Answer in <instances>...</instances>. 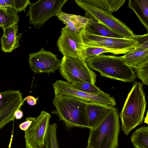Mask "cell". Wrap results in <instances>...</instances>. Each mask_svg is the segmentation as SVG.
Listing matches in <instances>:
<instances>
[{"label":"cell","instance_id":"cell-1","mask_svg":"<svg viewBox=\"0 0 148 148\" xmlns=\"http://www.w3.org/2000/svg\"><path fill=\"white\" fill-rule=\"evenodd\" d=\"M89 103L71 96L55 95L53 103L56 110L51 112L62 121L67 131L74 127L89 128L86 109Z\"/></svg>","mask_w":148,"mask_h":148},{"label":"cell","instance_id":"cell-2","mask_svg":"<svg viewBox=\"0 0 148 148\" xmlns=\"http://www.w3.org/2000/svg\"><path fill=\"white\" fill-rule=\"evenodd\" d=\"M143 85L139 82L134 84L120 113L121 130L126 135L144 119L147 102Z\"/></svg>","mask_w":148,"mask_h":148},{"label":"cell","instance_id":"cell-3","mask_svg":"<svg viewBox=\"0 0 148 148\" xmlns=\"http://www.w3.org/2000/svg\"><path fill=\"white\" fill-rule=\"evenodd\" d=\"M85 62L89 69L105 77L128 82H133L136 78L133 69L125 63L121 56L102 54L88 58Z\"/></svg>","mask_w":148,"mask_h":148},{"label":"cell","instance_id":"cell-4","mask_svg":"<svg viewBox=\"0 0 148 148\" xmlns=\"http://www.w3.org/2000/svg\"><path fill=\"white\" fill-rule=\"evenodd\" d=\"M120 131L118 110L113 107L100 123L90 129L88 143L91 148H117Z\"/></svg>","mask_w":148,"mask_h":148},{"label":"cell","instance_id":"cell-5","mask_svg":"<svg viewBox=\"0 0 148 148\" xmlns=\"http://www.w3.org/2000/svg\"><path fill=\"white\" fill-rule=\"evenodd\" d=\"M80 32L84 48H105L117 51L121 54L134 51L140 45L134 38H112L96 35L90 31L86 26Z\"/></svg>","mask_w":148,"mask_h":148},{"label":"cell","instance_id":"cell-6","mask_svg":"<svg viewBox=\"0 0 148 148\" xmlns=\"http://www.w3.org/2000/svg\"><path fill=\"white\" fill-rule=\"evenodd\" d=\"M59 70L62 76L72 84L86 82L95 84L96 82V74L82 59L63 56Z\"/></svg>","mask_w":148,"mask_h":148},{"label":"cell","instance_id":"cell-7","mask_svg":"<svg viewBox=\"0 0 148 148\" xmlns=\"http://www.w3.org/2000/svg\"><path fill=\"white\" fill-rule=\"evenodd\" d=\"M75 1L86 12V18L103 24L126 38L134 37L135 34L132 30L120 20L114 17L112 13L100 9L90 4L86 0H76Z\"/></svg>","mask_w":148,"mask_h":148},{"label":"cell","instance_id":"cell-8","mask_svg":"<svg viewBox=\"0 0 148 148\" xmlns=\"http://www.w3.org/2000/svg\"><path fill=\"white\" fill-rule=\"evenodd\" d=\"M67 0H40L31 3L26 14L30 24L36 29L41 27L49 19L57 16Z\"/></svg>","mask_w":148,"mask_h":148},{"label":"cell","instance_id":"cell-9","mask_svg":"<svg viewBox=\"0 0 148 148\" xmlns=\"http://www.w3.org/2000/svg\"><path fill=\"white\" fill-rule=\"evenodd\" d=\"M51 117V115L44 110L37 117H32L30 125L24 131L25 148H44L45 136Z\"/></svg>","mask_w":148,"mask_h":148},{"label":"cell","instance_id":"cell-10","mask_svg":"<svg viewBox=\"0 0 148 148\" xmlns=\"http://www.w3.org/2000/svg\"><path fill=\"white\" fill-rule=\"evenodd\" d=\"M25 100L19 90L0 92V130L14 120L15 112L21 109Z\"/></svg>","mask_w":148,"mask_h":148},{"label":"cell","instance_id":"cell-11","mask_svg":"<svg viewBox=\"0 0 148 148\" xmlns=\"http://www.w3.org/2000/svg\"><path fill=\"white\" fill-rule=\"evenodd\" d=\"M57 45L63 56L83 59L81 53L84 45L80 31L74 32L66 26L63 27Z\"/></svg>","mask_w":148,"mask_h":148},{"label":"cell","instance_id":"cell-12","mask_svg":"<svg viewBox=\"0 0 148 148\" xmlns=\"http://www.w3.org/2000/svg\"><path fill=\"white\" fill-rule=\"evenodd\" d=\"M29 62L31 70L37 73L49 74L58 70L61 60L51 51L42 48L38 51L29 54Z\"/></svg>","mask_w":148,"mask_h":148},{"label":"cell","instance_id":"cell-13","mask_svg":"<svg viewBox=\"0 0 148 148\" xmlns=\"http://www.w3.org/2000/svg\"><path fill=\"white\" fill-rule=\"evenodd\" d=\"M18 25L15 24L3 28V35L1 39V49L4 52H10L20 45L19 40L22 33L17 34Z\"/></svg>","mask_w":148,"mask_h":148},{"label":"cell","instance_id":"cell-14","mask_svg":"<svg viewBox=\"0 0 148 148\" xmlns=\"http://www.w3.org/2000/svg\"><path fill=\"white\" fill-rule=\"evenodd\" d=\"M112 108L89 103L86 109L89 129L93 128L100 123L110 112Z\"/></svg>","mask_w":148,"mask_h":148},{"label":"cell","instance_id":"cell-15","mask_svg":"<svg viewBox=\"0 0 148 148\" xmlns=\"http://www.w3.org/2000/svg\"><path fill=\"white\" fill-rule=\"evenodd\" d=\"M57 17L66 25L69 29L74 32H79L88 23L89 19L80 15L60 12Z\"/></svg>","mask_w":148,"mask_h":148},{"label":"cell","instance_id":"cell-16","mask_svg":"<svg viewBox=\"0 0 148 148\" xmlns=\"http://www.w3.org/2000/svg\"><path fill=\"white\" fill-rule=\"evenodd\" d=\"M125 63L134 69L148 66V50H134L121 56Z\"/></svg>","mask_w":148,"mask_h":148},{"label":"cell","instance_id":"cell-17","mask_svg":"<svg viewBox=\"0 0 148 148\" xmlns=\"http://www.w3.org/2000/svg\"><path fill=\"white\" fill-rule=\"evenodd\" d=\"M128 6L148 31V0H129Z\"/></svg>","mask_w":148,"mask_h":148},{"label":"cell","instance_id":"cell-18","mask_svg":"<svg viewBox=\"0 0 148 148\" xmlns=\"http://www.w3.org/2000/svg\"><path fill=\"white\" fill-rule=\"evenodd\" d=\"M86 28L94 34L101 36L116 38H125L103 24L91 19H89Z\"/></svg>","mask_w":148,"mask_h":148},{"label":"cell","instance_id":"cell-19","mask_svg":"<svg viewBox=\"0 0 148 148\" xmlns=\"http://www.w3.org/2000/svg\"><path fill=\"white\" fill-rule=\"evenodd\" d=\"M19 21L17 12L13 8H0V26L3 29L17 24Z\"/></svg>","mask_w":148,"mask_h":148},{"label":"cell","instance_id":"cell-20","mask_svg":"<svg viewBox=\"0 0 148 148\" xmlns=\"http://www.w3.org/2000/svg\"><path fill=\"white\" fill-rule=\"evenodd\" d=\"M97 8L110 13L117 11L124 4L125 0H86Z\"/></svg>","mask_w":148,"mask_h":148},{"label":"cell","instance_id":"cell-21","mask_svg":"<svg viewBox=\"0 0 148 148\" xmlns=\"http://www.w3.org/2000/svg\"><path fill=\"white\" fill-rule=\"evenodd\" d=\"M131 138L135 148H148V127L143 126L137 129Z\"/></svg>","mask_w":148,"mask_h":148},{"label":"cell","instance_id":"cell-22","mask_svg":"<svg viewBox=\"0 0 148 148\" xmlns=\"http://www.w3.org/2000/svg\"><path fill=\"white\" fill-rule=\"evenodd\" d=\"M56 123L49 125L45 139L44 148H59L58 144Z\"/></svg>","mask_w":148,"mask_h":148},{"label":"cell","instance_id":"cell-23","mask_svg":"<svg viewBox=\"0 0 148 148\" xmlns=\"http://www.w3.org/2000/svg\"><path fill=\"white\" fill-rule=\"evenodd\" d=\"M105 53H110L116 55L120 54L118 52L112 50L103 48L91 47L84 48L82 51L81 55L82 59L85 61L88 58Z\"/></svg>","mask_w":148,"mask_h":148},{"label":"cell","instance_id":"cell-24","mask_svg":"<svg viewBox=\"0 0 148 148\" xmlns=\"http://www.w3.org/2000/svg\"><path fill=\"white\" fill-rule=\"evenodd\" d=\"M72 86L75 89L80 91L89 93L98 94L101 91L95 84H91L86 82H81L72 84Z\"/></svg>","mask_w":148,"mask_h":148},{"label":"cell","instance_id":"cell-25","mask_svg":"<svg viewBox=\"0 0 148 148\" xmlns=\"http://www.w3.org/2000/svg\"><path fill=\"white\" fill-rule=\"evenodd\" d=\"M139 44V46L134 50L143 51L148 50V34L138 35H135L134 38Z\"/></svg>","mask_w":148,"mask_h":148},{"label":"cell","instance_id":"cell-26","mask_svg":"<svg viewBox=\"0 0 148 148\" xmlns=\"http://www.w3.org/2000/svg\"><path fill=\"white\" fill-rule=\"evenodd\" d=\"M31 4L29 0H12L11 7L16 12H26L25 9L28 5Z\"/></svg>","mask_w":148,"mask_h":148},{"label":"cell","instance_id":"cell-27","mask_svg":"<svg viewBox=\"0 0 148 148\" xmlns=\"http://www.w3.org/2000/svg\"><path fill=\"white\" fill-rule=\"evenodd\" d=\"M138 77L145 85H148V66L134 69Z\"/></svg>","mask_w":148,"mask_h":148},{"label":"cell","instance_id":"cell-28","mask_svg":"<svg viewBox=\"0 0 148 148\" xmlns=\"http://www.w3.org/2000/svg\"><path fill=\"white\" fill-rule=\"evenodd\" d=\"M32 117L27 116L26 118L25 121L19 124V127L21 130L25 131L28 129L32 123Z\"/></svg>","mask_w":148,"mask_h":148},{"label":"cell","instance_id":"cell-29","mask_svg":"<svg viewBox=\"0 0 148 148\" xmlns=\"http://www.w3.org/2000/svg\"><path fill=\"white\" fill-rule=\"evenodd\" d=\"M26 100L28 104L33 106L36 104L37 100L34 97L30 95L26 97Z\"/></svg>","mask_w":148,"mask_h":148},{"label":"cell","instance_id":"cell-30","mask_svg":"<svg viewBox=\"0 0 148 148\" xmlns=\"http://www.w3.org/2000/svg\"><path fill=\"white\" fill-rule=\"evenodd\" d=\"M12 0H0V8L11 7Z\"/></svg>","mask_w":148,"mask_h":148},{"label":"cell","instance_id":"cell-31","mask_svg":"<svg viewBox=\"0 0 148 148\" xmlns=\"http://www.w3.org/2000/svg\"><path fill=\"white\" fill-rule=\"evenodd\" d=\"M23 112L20 110H17L15 112L14 117L16 119H20L23 117Z\"/></svg>","mask_w":148,"mask_h":148},{"label":"cell","instance_id":"cell-32","mask_svg":"<svg viewBox=\"0 0 148 148\" xmlns=\"http://www.w3.org/2000/svg\"><path fill=\"white\" fill-rule=\"evenodd\" d=\"M86 148H91L88 144V143L87 146Z\"/></svg>","mask_w":148,"mask_h":148}]
</instances>
